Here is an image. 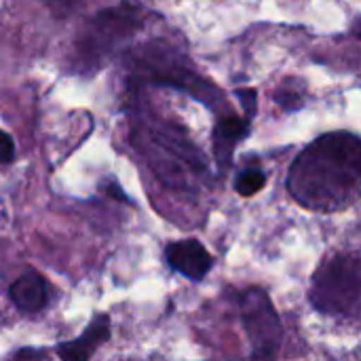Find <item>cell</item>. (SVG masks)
<instances>
[{"mask_svg":"<svg viewBox=\"0 0 361 361\" xmlns=\"http://www.w3.org/2000/svg\"><path fill=\"white\" fill-rule=\"evenodd\" d=\"M288 190L313 212H338L361 197V137L334 131L311 142L288 171Z\"/></svg>","mask_w":361,"mask_h":361,"instance_id":"1","label":"cell"},{"mask_svg":"<svg viewBox=\"0 0 361 361\" xmlns=\"http://www.w3.org/2000/svg\"><path fill=\"white\" fill-rule=\"evenodd\" d=\"M131 140L165 186L192 190L205 180L207 165L203 154L182 127L152 116L140 118L131 129Z\"/></svg>","mask_w":361,"mask_h":361,"instance_id":"2","label":"cell"},{"mask_svg":"<svg viewBox=\"0 0 361 361\" xmlns=\"http://www.w3.org/2000/svg\"><path fill=\"white\" fill-rule=\"evenodd\" d=\"M142 21L131 6H114L95 13L74 40L72 70L93 74L104 68L129 38L135 36Z\"/></svg>","mask_w":361,"mask_h":361,"instance_id":"3","label":"cell"},{"mask_svg":"<svg viewBox=\"0 0 361 361\" xmlns=\"http://www.w3.org/2000/svg\"><path fill=\"white\" fill-rule=\"evenodd\" d=\"M309 300L324 315H361V254L326 258L313 275Z\"/></svg>","mask_w":361,"mask_h":361,"instance_id":"4","label":"cell"},{"mask_svg":"<svg viewBox=\"0 0 361 361\" xmlns=\"http://www.w3.org/2000/svg\"><path fill=\"white\" fill-rule=\"evenodd\" d=\"M131 78L150 85L182 89L209 106L218 102V89L203 76H199L182 55L163 44H146L133 51Z\"/></svg>","mask_w":361,"mask_h":361,"instance_id":"5","label":"cell"},{"mask_svg":"<svg viewBox=\"0 0 361 361\" xmlns=\"http://www.w3.org/2000/svg\"><path fill=\"white\" fill-rule=\"evenodd\" d=\"M241 322H243L245 336L252 345V357L256 360L275 357L283 343V326L264 290L250 288L243 292Z\"/></svg>","mask_w":361,"mask_h":361,"instance_id":"6","label":"cell"},{"mask_svg":"<svg viewBox=\"0 0 361 361\" xmlns=\"http://www.w3.org/2000/svg\"><path fill=\"white\" fill-rule=\"evenodd\" d=\"M167 264L190 281H201L214 267V256L197 239L173 241L165 247Z\"/></svg>","mask_w":361,"mask_h":361,"instance_id":"7","label":"cell"},{"mask_svg":"<svg viewBox=\"0 0 361 361\" xmlns=\"http://www.w3.org/2000/svg\"><path fill=\"white\" fill-rule=\"evenodd\" d=\"M250 135V118L245 116H222L218 118L214 133H212V146H214V159L222 171H226L233 165V154L239 142H243Z\"/></svg>","mask_w":361,"mask_h":361,"instance_id":"8","label":"cell"},{"mask_svg":"<svg viewBox=\"0 0 361 361\" xmlns=\"http://www.w3.org/2000/svg\"><path fill=\"white\" fill-rule=\"evenodd\" d=\"M108 338H110V319L108 315H97L78 338L70 343H61L57 347V355L61 360L70 361L89 360Z\"/></svg>","mask_w":361,"mask_h":361,"instance_id":"9","label":"cell"},{"mask_svg":"<svg viewBox=\"0 0 361 361\" xmlns=\"http://www.w3.org/2000/svg\"><path fill=\"white\" fill-rule=\"evenodd\" d=\"M8 296L21 313H38L49 300V283L40 273L25 271L11 283Z\"/></svg>","mask_w":361,"mask_h":361,"instance_id":"10","label":"cell"},{"mask_svg":"<svg viewBox=\"0 0 361 361\" xmlns=\"http://www.w3.org/2000/svg\"><path fill=\"white\" fill-rule=\"evenodd\" d=\"M264 186H267V176H264V171L258 169V167L243 169V171L235 178V190H237L241 197H252V195L260 192Z\"/></svg>","mask_w":361,"mask_h":361,"instance_id":"11","label":"cell"},{"mask_svg":"<svg viewBox=\"0 0 361 361\" xmlns=\"http://www.w3.org/2000/svg\"><path fill=\"white\" fill-rule=\"evenodd\" d=\"M15 161V142L13 137L0 129V165H8Z\"/></svg>","mask_w":361,"mask_h":361,"instance_id":"12","label":"cell"},{"mask_svg":"<svg viewBox=\"0 0 361 361\" xmlns=\"http://www.w3.org/2000/svg\"><path fill=\"white\" fill-rule=\"evenodd\" d=\"M237 97L241 99V106L245 108V114L252 118L256 114V99H258L256 91L254 89H239L237 91Z\"/></svg>","mask_w":361,"mask_h":361,"instance_id":"13","label":"cell"},{"mask_svg":"<svg viewBox=\"0 0 361 361\" xmlns=\"http://www.w3.org/2000/svg\"><path fill=\"white\" fill-rule=\"evenodd\" d=\"M42 2H44L57 17H66V15L72 13L76 0H42Z\"/></svg>","mask_w":361,"mask_h":361,"instance_id":"14","label":"cell"},{"mask_svg":"<svg viewBox=\"0 0 361 361\" xmlns=\"http://www.w3.org/2000/svg\"><path fill=\"white\" fill-rule=\"evenodd\" d=\"M355 36H357V38L361 40V19L357 21V23H355Z\"/></svg>","mask_w":361,"mask_h":361,"instance_id":"15","label":"cell"}]
</instances>
